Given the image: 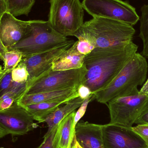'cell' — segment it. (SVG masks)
Returning <instances> with one entry per match:
<instances>
[{
	"mask_svg": "<svg viewBox=\"0 0 148 148\" xmlns=\"http://www.w3.org/2000/svg\"><path fill=\"white\" fill-rule=\"evenodd\" d=\"M138 49L133 41L116 47L95 48L85 56L84 66L87 72L82 84L88 87L92 94L106 88Z\"/></svg>",
	"mask_w": 148,
	"mask_h": 148,
	"instance_id": "6da1fadb",
	"label": "cell"
},
{
	"mask_svg": "<svg viewBox=\"0 0 148 148\" xmlns=\"http://www.w3.org/2000/svg\"><path fill=\"white\" fill-rule=\"evenodd\" d=\"M148 71L146 58L141 54L136 53L108 86L94 93L95 99L107 104L115 97L138 94V86L145 83Z\"/></svg>",
	"mask_w": 148,
	"mask_h": 148,
	"instance_id": "7a4b0ae2",
	"label": "cell"
},
{
	"mask_svg": "<svg viewBox=\"0 0 148 148\" xmlns=\"http://www.w3.org/2000/svg\"><path fill=\"white\" fill-rule=\"evenodd\" d=\"M135 32L133 26L127 23L102 17H93L84 23L75 36H84L95 48H108L133 41Z\"/></svg>",
	"mask_w": 148,
	"mask_h": 148,
	"instance_id": "3957f363",
	"label": "cell"
},
{
	"mask_svg": "<svg viewBox=\"0 0 148 148\" xmlns=\"http://www.w3.org/2000/svg\"><path fill=\"white\" fill-rule=\"evenodd\" d=\"M68 40L56 32L48 21L33 20L21 40L8 49L19 51L23 58L50 51Z\"/></svg>",
	"mask_w": 148,
	"mask_h": 148,
	"instance_id": "277c9868",
	"label": "cell"
},
{
	"mask_svg": "<svg viewBox=\"0 0 148 148\" xmlns=\"http://www.w3.org/2000/svg\"><path fill=\"white\" fill-rule=\"evenodd\" d=\"M49 24L60 34L74 36L83 25L84 9L80 0H49Z\"/></svg>",
	"mask_w": 148,
	"mask_h": 148,
	"instance_id": "5b68a950",
	"label": "cell"
},
{
	"mask_svg": "<svg viewBox=\"0 0 148 148\" xmlns=\"http://www.w3.org/2000/svg\"><path fill=\"white\" fill-rule=\"evenodd\" d=\"M83 8L93 17L112 19L134 26L140 16L132 5L122 0H83Z\"/></svg>",
	"mask_w": 148,
	"mask_h": 148,
	"instance_id": "8992f818",
	"label": "cell"
},
{
	"mask_svg": "<svg viewBox=\"0 0 148 148\" xmlns=\"http://www.w3.org/2000/svg\"><path fill=\"white\" fill-rule=\"evenodd\" d=\"M87 72L84 65L78 69L62 71L51 70L47 75L33 82L26 89L23 95L46 91L77 89L82 84Z\"/></svg>",
	"mask_w": 148,
	"mask_h": 148,
	"instance_id": "52a82bcc",
	"label": "cell"
},
{
	"mask_svg": "<svg viewBox=\"0 0 148 148\" xmlns=\"http://www.w3.org/2000/svg\"><path fill=\"white\" fill-rule=\"evenodd\" d=\"M109 110L110 123L132 128L136 120L148 104V96L140 94L118 97L107 103Z\"/></svg>",
	"mask_w": 148,
	"mask_h": 148,
	"instance_id": "ba28073f",
	"label": "cell"
},
{
	"mask_svg": "<svg viewBox=\"0 0 148 148\" xmlns=\"http://www.w3.org/2000/svg\"><path fill=\"white\" fill-rule=\"evenodd\" d=\"M75 42L73 40H69L62 45L50 51L23 58L21 61L26 65L29 75L26 89L51 71L53 62Z\"/></svg>",
	"mask_w": 148,
	"mask_h": 148,
	"instance_id": "9c48e42d",
	"label": "cell"
},
{
	"mask_svg": "<svg viewBox=\"0 0 148 148\" xmlns=\"http://www.w3.org/2000/svg\"><path fill=\"white\" fill-rule=\"evenodd\" d=\"M31 115L16 101L11 107L0 111V127L8 134L24 135L36 128Z\"/></svg>",
	"mask_w": 148,
	"mask_h": 148,
	"instance_id": "30bf717a",
	"label": "cell"
},
{
	"mask_svg": "<svg viewBox=\"0 0 148 148\" xmlns=\"http://www.w3.org/2000/svg\"><path fill=\"white\" fill-rule=\"evenodd\" d=\"M102 130L104 148H148L132 128L109 123L102 125Z\"/></svg>",
	"mask_w": 148,
	"mask_h": 148,
	"instance_id": "8fae6325",
	"label": "cell"
},
{
	"mask_svg": "<svg viewBox=\"0 0 148 148\" xmlns=\"http://www.w3.org/2000/svg\"><path fill=\"white\" fill-rule=\"evenodd\" d=\"M32 21L17 19L8 11L3 14L0 18V38L6 48L14 46L21 40Z\"/></svg>",
	"mask_w": 148,
	"mask_h": 148,
	"instance_id": "7c38bea8",
	"label": "cell"
},
{
	"mask_svg": "<svg viewBox=\"0 0 148 148\" xmlns=\"http://www.w3.org/2000/svg\"><path fill=\"white\" fill-rule=\"evenodd\" d=\"M102 128V125L78 122L75 127L76 140L83 148H104Z\"/></svg>",
	"mask_w": 148,
	"mask_h": 148,
	"instance_id": "4fadbf2b",
	"label": "cell"
},
{
	"mask_svg": "<svg viewBox=\"0 0 148 148\" xmlns=\"http://www.w3.org/2000/svg\"><path fill=\"white\" fill-rule=\"evenodd\" d=\"M77 97H78L77 89H69L25 95L16 101L19 105L25 107L40 103L55 101L65 99L72 100Z\"/></svg>",
	"mask_w": 148,
	"mask_h": 148,
	"instance_id": "5bb4252c",
	"label": "cell"
},
{
	"mask_svg": "<svg viewBox=\"0 0 148 148\" xmlns=\"http://www.w3.org/2000/svg\"><path fill=\"white\" fill-rule=\"evenodd\" d=\"M85 56L80 53L77 49V42L67 49L53 62V71H62L78 69L84 65Z\"/></svg>",
	"mask_w": 148,
	"mask_h": 148,
	"instance_id": "9a60e30c",
	"label": "cell"
},
{
	"mask_svg": "<svg viewBox=\"0 0 148 148\" xmlns=\"http://www.w3.org/2000/svg\"><path fill=\"white\" fill-rule=\"evenodd\" d=\"M84 100L79 97L70 100L64 106L56 109L52 114L45 119L43 122L46 123L48 126V130L44 136L48 135L52 130L58 126L60 123L66 116L79 108Z\"/></svg>",
	"mask_w": 148,
	"mask_h": 148,
	"instance_id": "2e32d148",
	"label": "cell"
},
{
	"mask_svg": "<svg viewBox=\"0 0 148 148\" xmlns=\"http://www.w3.org/2000/svg\"><path fill=\"white\" fill-rule=\"evenodd\" d=\"M71 99H65L55 101L40 103L23 107L31 115L34 120L39 123H42L47 117L58 108L60 105L66 104Z\"/></svg>",
	"mask_w": 148,
	"mask_h": 148,
	"instance_id": "e0dca14e",
	"label": "cell"
},
{
	"mask_svg": "<svg viewBox=\"0 0 148 148\" xmlns=\"http://www.w3.org/2000/svg\"><path fill=\"white\" fill-rule=\"evenodd\" d=\"M76 112L69 114L58 125L59 148H70L75 136L74 118Z\"/></svg>",
	"mask_w": 148,
	"mask_h": 148,
	"instance_id": "ac0fdd59",
	"label": "cell"
},
{
	"mask_svg": "<svg viewBox=\"0 0 148 148\" xmlns=\"http://www.w3.org/2000/svg\"><path fill=\"white\" fill-rule=\"evenodd\" d=\"M36 0H8V11L14 16H27Z\"/></svg>",
	"mask_w": 148,
	"mask_h": 148,
	"instance_id": "d6986e66",
	"label": "cell"
},
{
	"mask_svg": "<svg viewBox=\"0 0 148 148\" xmlns=\"http://www.w3.org/2000/svg\"><path fill=\"white\" fill-rule=\"evenodd\" d=\"M141 13L139 36L143 42V49L141 54L145 58H148V4H145L141 7Z\"/></svg>",
	"mask_w": 148,
	"mask_h": 148,
	"instance_id": "ffe728a7",
	"label": "cell"
},
{
	"mask_svg": "<svg viewBox=\"0 0 148 148\" xmlns=\"http://www.w3.org/2000/svg\"><path fill=\"white\" fill-rule=\"evenodd\" d=\"M0 59L3 62V70L7 73H10L15 68L23 59L21 52L15 49H7L4 54Z\"/></svg>",
	"mask_w": 148,
	"mask_h": 148,
	"instance_id": "44dd1931",
	"label": "cell"
},
{
	"mask_svg": "<svg viewBox=\"0 0 148 148\" xmlns=\"http://www.w3.org/2000/svg\"><path fill=\"white\" fill-rule=\"evenodd\" d=\"M12 80L16 83L27 82L29 78L28 72L25 64L21 61L11 72Z\"/></svg>",
	"mask_w": 148,
	"mask_h": 148,
	"instance_id": "7402d4cb",
	"label": "cell"
},
{
	"mask_svg": "<svg viewBox=\"0 0 148 148\" xmlns=\"http://www.w3.org/2000/svg\"><path fill=\"white\" fill-rule=\"evenodd\" d=\"M44 140L37 148H59V133L58 126L54 129L47 136H44Z\"/></svg>",
	"mask_w": 148,
	"mask_h": 148,
	"instance_id": "603a6c76",
	"label": "cell"
},
{
	"mask_svg": "<svg viewBox=\"0 0 148 148\" xmlns=\"http://www.w3.org/2000/svg\"><path fill=\"white\" fill-rule=\"evenodd\" d=\"M75 37L78 39L76 41L77 49L80 53L86 56L95 48V46L84 36L77 35Z\"/></svg>",
	"mask_w": 148,
	"mask_h": 148,
	"instance_id": "cb8c5ba5",
	"label": "cell"
},
{
	"mask_svg": "<svg viewBox=\"0 0 148 148\" xmlns=\"http://www.w3.org/2000/svg\"><path fill=\"white\" fill-rule=\"evenodd\" d=\"M14 82L12 80L11 72L7 73L0 82V97L11 89Z\"/></svg>",
	"mask_w": 148,
	"mask_h": 148,
	"instance_id": "d4e9b609",
	"label": "cell"
},
{
	"mask_svg": "<svg viewBox=\"0 0 148 148\" xmlns=\"http://www.w3.org/2000/svg\"><path fill=\"white\" fill-rule=\"evenodd\" d=\"M94 99H95V98L94 94H92L84 100L81 106L79 107V108L78 109L77 112H76L75 118H74V125L75 127L77 123L80 121V119L85 114L88 103Z\"/></svg>",
	"mask_w": 148,
	"mask_h": 148,
	"instance_id": "484cf974",
	"label": "cell"
},
{
	"mask_svg": "<svg viewBox=\"0 0 148 148\" xmlns=\"http://www.w3.org/2000/svg\"><path fill=\"white\" fill-rule=\"evenodd\" d=\"M132 128L135 132L141 136L148 145V124L137 125Z\"/></svg>",
	"mask_w": 148,
	"mask_h": 148,
	"instance_id": "4316f807",
	"label": "cell"
},
{
	"mask_svg": "<svg viewBox=\"0 0 148 148\" xmlns=\"http://www.w3.org/2000/svg\"><path fill=\"white\" fill-rule=\"evenodd\" d=\"M134 123L137 125L148 124V104L139 115Z\"/></svg>",
	"mask_w": 148,
	"mask_h": 148,
	"instance_id": "83f0119b",
	"label": "cell"
},
{
	"mask_svg": "<svg viewBox=\"0 0 148 148\" xmlns=\"http://www.w3.org/2000/svg\"><path fill=\"white\" fill-rule=\"evenodd\" d=\"M77 94L78 97L84 100L92 94L88 87L82 84L79 85L77 88Z\"/></svg>",
	"mask_w": 148,
	"mask_h": 148,
	"instance_id": "f1b7e54d",
	"label": "cell"
},
{
	"mask_svg": "<svg viewBox=\"0 0 148 148\" xmlns=\"http://www.w3.org/2000/svg\"><path fill=\"white\" fill-rule=\"evenodd\" d=\"M15 101V98L14 97H9L0 101V111L9 108Z\"/></svg>",
	"mask_w": 148,
	"mask_h": 148,
	"instance_id": "f546056e",
	"label": "cell"
},
{
	"mask_svg": "<svg viewBox=\"0 0 148 148\" xmlns=\"http://www.w3.org/2000/svg\"><path fill=\"white\" fill-rule=\"evenodd\" d=\"M8 0H0V18L4 13L8 11Z\"/></svg>",
	"mask_w": 148,
	"mask_h": 148,
	"instance_id": "4dcf8cb0",
	"label": "cell"
},
{
	"mask_svg": "<svg viewBox=\"0 0 148 148\" xmlns=\"http://www.w3.org/2000/svg\"><path fill=\"white\" fill-rule=\"evenodd\" d=\"M140 93L142 95L148 96V79L147 81L143 84L141 89L140 90Z\"/></svg>",
	"mask_w": 148,
	"mask_h": 148,
	"instance_id": "1f68e13d",
	"label": "cell"
},
{
	"mask_svg": "<svg viewBox=\"0 0 148 148\" xmlns=\"http://www.w3.org/2000/svg\"><path fill=\"white\" fill-rule=\"evenodd\" d=\"M8 49L6 48L3 44L0 38V58L4 54Z\"/></svg>",
	"mask_w": 148,
	"mask_h": 148,
	"instance_id": "d6a6232c",
	"label": "cell"
},
{
	"mask_svg": "<svg viewBox=\"0 0 148 148\" xmlns=\"http://www.w3.org/2000/svg\"><path fill=\"white\" fill-rule=\"evenodd\" d=\"M71 148H83L77 141L75 136H74L73 141L71 145Z\"/></svg>",
	"mask_w": 148,
	"mask_h": 148,
	"instance_id": "836d02e7",
	"label": "cell"
},
{
	"mask_svg": "<svg viewBox=\"0 0 148 148\" xmlns=\"http://www.w3.org/2000/svg\"><path fill=\"white\" fill-rule=\"evenodd\" d=\"M7 135H8V134L4 130H3L0 127V139L3 138Z\"/></svg>",
	"mask_w": 148,
	"mask_h": 148,
	"instance_id": "e575fe53",
	"label": "cell"
},
{
	"mask_svg": "<svg viewBox=\"0 0 148 148\" xmlns=\"http://www.w3.org/2000/svg\"><path fill=\"white\" fill-rule=\"evenodd\" d=\"M7 73L4 72L3 69H1V70H0V82H1V80H2L3 77H4L5 75Z\"/></svg>",
	"mask_w": 148,
	"mask_h": 148,
	"instance_id": "d590c367",
	"label": "cell"
},
{
	"mask_svg": "<svg viewBox=\"0 0 148 148\" xmlns=\"http://www.w3.org/2000/svg\"><path fill=\"white\" fill-rule=\"evenodd\" d=\"M1 69H2V68L1 66H0V70H1Z\"/></svg>",
	"mask_w": 148,
	"mask_h": 148,
	"instance_id": "8d00e7d4",
	"label": "cell"
},
{
	"mask_svg": "<svg viewBox=\"0 0 148 148\" xmlns=\"http://www.w3.org/2000/svg\"><path fill=\"white\" fill-rule=\"evenodd\" d=\"M70 148H71V147H70Z\"/></svg>",
	"mask_w": 148,
	"mask_h": 148,
	"instance_id": "74e56055",
	"label": "cell"
}]
</instances>
